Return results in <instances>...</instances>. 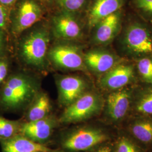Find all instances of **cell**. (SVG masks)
Segmentation results:
<instances>
[{
  "mask_svg": "<svg viewBox=\"0 0 152 152\" xmlns=\"http://www.w3.org/2000/svg\"><path fill=\"white\" fill-rule=\"evenodd\" d=\"M124 8L116 11L98 23L94 28L92 44L105 46L111 43L121 29Z\"/></svg>",
  "mask_w": 152,
  "mask_h": 152,
  "instance_id": "9c48e42d",
  "label": "cell"
},
{
  "mask_svg": "<svg viewBox=\"0 0 152 152\" xmlns=\"http://www.w3.org/2000/svg\"><path fill=\"white\" fill-rule=\"evenodd\" d=\"M56 125V120L49 115L44 119L22 124L19 134L32 141L42 144L52 135Z\"/></svg>",
  "mask_w": 152,
  "mask_h": 152,
  "instance_id": "5bb4252c",
  "label": "cell"
},
{
  "mask_svg": "<svg viewBox=\"0 0 152 152\" xmlns=\"http://www.w3.org/2000/svg\"><path fill=\"white\" fill-rule=\"evenodd\" d=\"M22 124L17 121L7 120L0 116V140L11 138L20 133Z\"/></svg>",
  "mask_w": 152,
  "mask_h": 152,
  "instance_id": "d6986e66",
  "label": "cell"
},
{
  "mask_svg": "<svg viewBox=\"0 0 152 152\" xmlns=\"http://www.w3.org/2000/svg\"><path fill=\"white\" fill-rule=\"evenodd\" d=\"M59 102L66 107L86 92L87 83L80 76H60L57 80Z\"/></svg>",
  "mask_w": 152,
  "mask_h": 152,
  "instance_id": "30bf717a",
  "label": "cell"
},
{
  "mask_svg": "<svg viewBox=\"0 0 152 152\" xmlns=\"http://www.w3.org/2000/svg\"><path fill=\"white\" fill-rule=\"evenodd\" d=\"M128 0H91L86 11L88 27L93 28L105 18L124 9Z\"/></svg>",
  "mask_w": 152,
  "mask_h": 152,
  "instance_id": "4fadbf2b",
  "label": "cell"
},
{
  "mask_svg": "<svg viewBox=\"0 0 152 152\" xmlns=\"http://www.w3.org/2000/svg\"><path fill=\"white\" fill-rule=\"evenodd\" d=\"M39 92V84L32 76L18 73L6 82L1 95V103L6 108L18 109L32 103Z\"/></svg>",
  "mask_w": 152,
  "mask_h": 152,
  "instance_id": "7a4b0ae2",
  "label": "cell"
},
{
  "mask_svg": "<svg viewBox=\"0 0 152 152\" xmlns=\"http://www.w3.org/2000/svg\"><path fill=\"white\" fill-rule=\"evenodd\" d=\"M44 15V9L38 0H18L11 20V29L19 36L37 24Z\"/></svg>",
  "mask_w": 152,
  "mask_h": 152,
  "instance_id": "8992f818",
  "label": "cell"
},
{
  "mask_svg": "<svg viewBox=\"0 0 152 152\" xmlns=\"http://www.w3.org/2000/svg\"><path fill=\"white\" fill-rule=\"evenodd\" d=\"M134 76L133 65L122 61L102 76L99 85L105 90H117L129 84Z\"/></svg>",
  "mask_w": 152,
  "mask_h": 152,
  "instance_id": "8fae6325",
  "label": "cell"
},
{
  "mask_svg": "<svg viewBox=\"0 0 152 152\" xmlns=\"http://www.w3.org/2000/svg\"><path fill=\"white\" fill-rule=\"evenodd\" d=\"M122 45L126 53L133 58L152 56V31L142 22H131L124 33Z\"/></svg>",
  "mask_w": 152,
  "mask_h": 152,
  "instance_id": "277c9868",
  "label": "cell"
},
{
  "mask_svg": "<svg viewBox=\"0 0 152 152\" xmlns=\"http://www.w3.org/2000/svg\"><path fill=\"white\" fill-rule=\"evenodd\" d=\"M6 7L0 4V29L5 30L8 23V15L6 11Z\"/></svg>",
  "mask_w": 152,
  "mask_h": 152,
  "instance_id": "d4e9b609",
  "label": "cell"
},
{
  "mask_svg": "<svg viewBox=\"0 0 152 152\" xmlns=\"http://www.w3.org/2000/svg\"><path fill=\"white\" fill-rule=\"evenodd\" d=\"M102 106V99L98 94L86 92L73 103L65 107L59 121L63 124L81 122L98 114Z\"/></svg>",
  "mask_w": 152,
  "mask_h": 152,
  "instance_id": "5b68a950",
  "label": "cell"
},
{
  "mask_svg": "<svg viewBox=\"0 0 152 152\" xmlns=\"http://www.w3.org/2000/svg\"><path fill=\"white\" fill-rule=\"evenodd\" d=\"M131 131L134 136L141 142L148 143L152 141V121L137 122L132 126Z\"/></svg>",
  "mask_w": 152,
  "mask_h": 152,
  "instance_id": "ac0fdd59",
  "label": "cell"
},
{
  "mask_svg": "<svg viewBox=\"0 0 152 152\" xmlns=\"http://www.w3.org/2000/svg\"><path fill=\"white\" fill-rule=\"evenodd\" d=\"M2 152H51L48 147L33 141L22 135H16L11 138L1 140Z\"/></svg>",
  "mask_w": 152,
  "mask_h": 152,
  "instance_id": "2e32d148",
  "label": "cell"
},
{
  "mask_svg": "<svg viewBox=\"0 0 152 152\" xmlns=\"http://www.w3.org/2000/svg\"><path fill=\"white\" fill-rule=\"evenodd\" d=\"M18 0H0V4L5 7L14 5Z\"/></svg>",
  "mask_w": 152,
  "mask_h": 152,
  "instance_id": "83f0119b",
  "label": "cell"
},
{
  "mask_svg": "<svg viewBox=\"0 0 152 152\" xmlns=\"http://www.w3.org/2000/svg\"><path fill=\"white\" fill-rule=\"evenodd\" d=\"M7 48V39L4 31L0 29V57L5 54Z\"/></svg>",
  "mask_w": 152,
  "mask_h": 152,
  "instance_id": "4316f807",
  "label": "cell"
},
{
  "mask_svg": "<svg viewBox=\"0 0 152 152\" xmlns=\"http://www.w3.org/2000/svg\"><path fill=\"white\" fill-rule=\"evenodd\" d=\"M86 68L92 72L103 75L122 62L116 55L105 49H92L84 54Z\"/></svg>",
  "mask_w": 152,
  "mask_h": 152,
  "instance_id": "7c38bea8",
  "label": "cell"
},
{
  "mask_svg": "<svg viewBox=\"0 0 152 152\" xmlns=\"http://www.w3.org/2000/svg\"><path fill=\"white\" fill-rule=\"evenodd\" d=\"M40 1H41L42 2H45V3H49V2H51V1H53V0H40Z\"/></svg>",
  "mask_w": 152,
  "mask_h": 152,
  "instance_id": "f546056e",
  "label": "cell"
},
{
  "mask_svg": "<svg viewBox=\"0 0 152 152\" xmlns=\"http://www.w3.org/2000/svg\"><path fill=\"white\" fill-rule=\"evenodd\" d=\"M27 114L28 122L44 119L48 117L51 109L49 96L44 92H39L29 105Z\"/></svg>",
  "mask_w": 152,
  "mask_h": 152,
  "instance_id": "e0dca14e",
  "label": "cell"
},
{
  "mask_svg": "<svg viewBox=\"0 0 152 152\" xmlns=\"http://www.w3.org/2000/svg\"><path fill=\"white\" fill-rule=\"evenodd\" d=\"M130 4L139 16L152 23V0H130Z\"/></svg>",
  "mask_w": 152,
  "mask_h": 152,
  "instance_id": "44dd1931",
  "label": "cell"
},
{
  "mask_svg": "<svg viewBox=\"0 0 152 152\" xmlns=\"http://www.w3.org/2000/svg\"><path fill=\"white\" fill-rule=\"evenodd\" d=\"M136 109L142 114L152 115V88L141 93L136 102Z\"/></svg>",
  "mask_w": 152,
  "mask_h": 152,
  "instance_id": "7402d4cb",
  "label": "cell"
},
{
  "mask_svg": "<svg viewBox=\"0 0 152 152\" xmlns=\"http://www.w3.org/2000/svg\"><path fill=\"white\" fill-rule=\"evenodd\" d=\"M9 64L7 61L2 57H0V84L4 81L7 75Z\"/></svg>",
  "mask_w": 152,
  "mask_h": 152,
  "instance_id": "484cf974",
  "label": "cell"
},
{
  "mask_svg": "<svg viewBox=\"0 0 152 152\" xmlns=\"http://www.w3.org/2000/svg\"><path fill=\"white\" fill-rule=\"evenodd\" d=\"M72 42L59 41L53 45L48 51V61L55 68L60 70H87L81 47Z\"/></svg>",
  "mask_w": 152,
  "mask_h": 152,
  "instance_id": "3957f363",
  "label": "cell"
},
{
  "mask_svg": "<svg viewBox=\"0 0 152 152\" xmlns=\"http://www.w3.org/2000/svg\"><path fill=\"white\" fill-rule=\"evenodd\" d=\"M95 152H112V149L108 146H104L99 148Z\"/></svg>",
  "mask_w": 152,
  "mask_h": 152,
  "instance_id": "f1b7e54d",
  "label": "cell"
},
{
  "mask_svg": "<svg viewBox=\"0 0 152 152\" xmlns=\"http://www.w3.org/2000/svg\"><path fill=\"white\" fill-rule=\"evenodd\" d=\"M79 14L60 10L51 20V31L60 41L74 42L82 38L83 26Z\"/></svg>",
  "mask_w": 152,
  "mask_h": 152,
  "instance_id": "52a82bcc",
  "label": "cell"
},
{
  "mask_svg": "<svg viewBox=\"0 0 152 152\" xmlns=\"http://www.w3.org/2000/svg\"></svg>",
  "mask_w": 152,
  "mask_h": 152,
  "instance_id": "1f68e13d",
  "label": "cell"
},
{
  "mask_svg": "<svg viewBox=\"0 0 152 152\" xmlns=\"http://www.w3.org/2000/svg\"><path fill=\"white\" fill-rule=\"evenodd\" d=\"M115 152H139L137 147L126 138H122L118 142Z\"/></svg>",
  "mask_w": 152,
  "mask_h": 152,
  "instance_id": "cb8c5ba5",
  "label": "cell"
},
{
  "mask_svg": "<svg viewBox=\"0 0 152 152\" xmlns=\"http://www.w3.org/2000/svg\"><path fill=\"white\" fill-rule=\"evenodd\" d=\"M131 98L130 90L125 87L109 94L107 99V110L110 118L118 121L124 117L129 108Z\"/></svg>",
  "mask_w": 152,
  "mask_h": 152,
  "instance_id": "9a60e30c",
  "label": "cell"
},
{
  "mask_svg": "<svg viewBox=\"0 0 152 152\" xmlns=\"http://www.w3.org/2000/svg\"><path fill=\"white\" fill-rule=\"evenodd\" d=\"M50 42V31L46 26L37 24L30 28L19 43L18 54L20 60L29 68L43 71L48 61Z\"/></svg>",
  "mask_w": 152,
  "mask_h": 152,
  "instance_id": "6da1fadb",
  "label": "cell"
},
{
  "mask_svg": "<svg viewBox=\"0 0 152 152\" xmlns=\"http://www.w3.org/2000/svg\"><path fill=\"white\" fill-rule=\"evenodd\" d=\"M61 152V151H55V152Z\"/></svg>",
  "mask_w": 152,
  "mask_h": 152,
  "instance_id": "4dcf8cb0",
  "label": "cell"
},
{
  "mask_svg": "<svg viewBox=\"0 0 152 152\" xmlns=\"http://www.w3.org/2000/svg\"><path fill=\"white\" fill-rule=\"evenodd\" d=\"M91 0H56L60 10L80 14L86 11Z\"/></svg>",
  "mask_w": 152,
  "mask_h": 152,
  "instance_id": "ffe728a7",
  "label": "cell"
},
{
  "mask_svg": "<svg viewBox=\"0 0 152 152\" xmlns=\"http://www.w3.org/2000/svg\"><path fill=\"white\" fill-rule=\"evenodd\" d=\"M107 140L108 136L99 129L82 128L67 135L61 142V145L66 150L78 152L88 150Z\"/></svg>",
  "mask_w": 152,
  "mask_h": 152,
  "instance_id": "ba28073f",
  "label": "cell"
},
{
  "mask_svg": "<svg viewBox=\"0 0 152 152\" xmlns=\"http://www.w3.org/2000/svg\"><path fill=\"white\" fill-rule=\"evenodd\" d=\"M137 68L142 79L146 82L152 83V56L139 59L137 63Z\"/></svg>",
  "mask_w": 152,
  "mask_h": 152,
  "instance_id": "603a6c76",
  "label": "cell"
}]
</instances>
